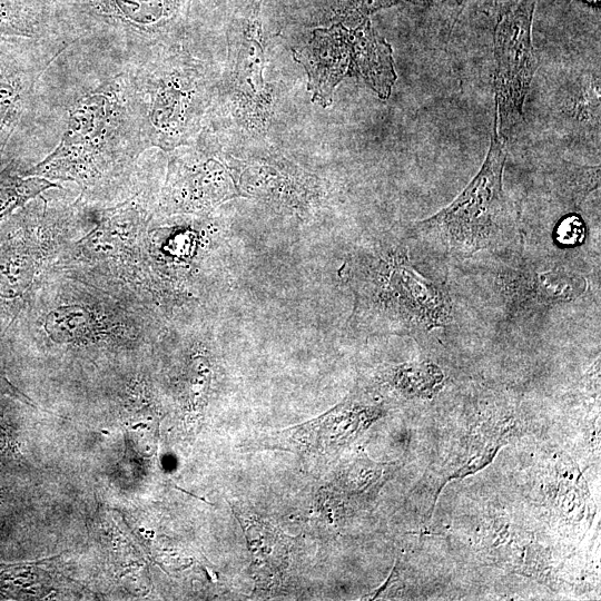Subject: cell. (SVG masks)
<instances>
[{
	"label": "cell",
	"mask_w": 601,
	"mask_h": 601,
	"mask_svg": "<svg viewBox=\"0 0 601 601\" xmlns=\"http://www.w3.org/2000/svg\"><path fill=\"white\" fill-rule=\"evenodd\" d=\"M155 208L146 188L137 181L120 201L90 206L92 227L67 246L52 268L111 288L154 313L141 266V245Z\"/></svg>",
	"instance_id": "277c9868"
},
{
	"label": "cell",
	"mask_w": 601,
	"mask_h": 601,
	"mask_svg": "<svg viewBox=\"0 0 601 601\" xmlns=\"http://www.w3.org/2000/svg\"><path fill=\"white\" fill-rule=\"evenodd\" d=\"M504 141L494 130L486 158L466 188L445 208L415 224V236L434 252L467 257L499 243L513 224L503 190Z\"/></svg>",
	"instance_id": "5b68a950"
},
{
	"label": "cell",
	"mask_w": 601,
	"mask_h": 601,
	"mask_svg": "<svg viewBox=\"0 0 601 601\" xmlns=\"http://www.w3.org/2000/svg\"><path fill=\"white\" fill-rule=\"evenodd\" d=\"M42 67L35 48L0 36V169L13 160L8 149L29 111Z\"/></svg>",
	"instance_id": "ba28073f"
},
{
	"label": "cell",
	"mask_w": 601,
	"mask_h": 601,
	"mask_svg": "<svg viewBox=\"0 0 601 601\" xmlns=\"http://www.w3.org/2000/svg\"><path fill=\"white\" fill-rule=\"evenodd\" d=\"M353 289L358 324L368 329L418 334L445 326L452 302L444 285L421 275L400 244H378L355 263Z\"/></svg>",
	"instance_id": "3957f363"
},
{
	"label": "cell",
	"mask_w": 601,
	"mask_h": 601,
	"mask_svg": "<svg viewBox=\"0 0 601 601\" xmlns=\"http://www.w3.org/2000/svg\"><path fill=\"white\" fill-rule=\"evenodd\" d=\"M21 170L16 159L0 169V223L43 190L61 188L41 177H26Z\"/></svg>",
	"instance_id": "30bf717a"
},
{
	"label": "cell",
	"mask_w": 601,
	"mask_h": 601,
	"mask_svg": "<svg viewBox=\"0 0 601 601\" xmlns=\"http://www.w3.org/2000/svg\"><path fill=\"white\" fill-rule=\"evenodd\" d=\"M397 1L400 0H359V7L363 10L372 11L378 8L391 6Z\"/></svg>",
	"instance_id": "e0dca14e"
},
{
	"label": "cell",
	"mask_w": 601,
	"mask_h": 601,
	"mask_svg": "<svg viewBox=\"0 0 601 601\" xmlns=\"http://www.w3.org/2000/svg\"><path fill=\"white\" fill-rule=\"evenodd\" d=\"M589 1H592V2H598L599 0H589Z\"/></svg>",
	"instance_id": "ac0fdd59"
},
{
	"label": "cell",
	"mask_w": 601,
	"mask_h": 601,
	"mask_svg": "<svg viewBox=\"0 0 601 601\" xmlns=\"http://www.w3.org/2000/svg\"><path fill=\"white\" fill-rule=\"evenodd\" d=\"M78 198L50 204L41 194L0 223V337L69 244L91 227Z\"/></svg>",
	"instance_id": "7a4b0ae2"
},
{
	"label": "cell",
	"mask_w": 601,
	"mask_h": 601,
	"mask_svg": "<svg viewBox=\"0 0 601 601\" xmlns=\"http://www.w3.org/2000/svg\"><path fill=\"white\" fill-rule=\"evenodd\" d=\"M37 33L35 13L24 0H0V36L32 38Z\"/></svg>",
	"instance_id": "4fadbf2b"
},
{
	"label": "cell",
	"mask_w": 601,
	"mask_h": 601,
	"mask_svg": "<svg viewBox=\"0 0 601 601\" xmlns=\"http://www.w3.org/2000/svg\"><path fill=\"white\" fill-rule=\"evenodd\" d=\"M536 0H521L499 21L495 29L496 132L505 142L520 126L523 104L536 68L531 40Z\"/></svg>",
	"instance_id": "52a82bcc"
},
{
	"label": "cell",
	"mask_w": 601,
	"mask_h": 601,
	"mask_svg": "<svg viewBox=\"0 0 601 601\" xmlns=\"http://www.w3.org/2000/svg\"><path fill=\"white\" fill-rule=\"evenodd\" d=\"M0 343H3L2 338L0 337ZM0 391L7 394H11L19 397H24L28 400V397L21 393L17 387H14L8 377L6 376L4 372L0 368Z\"/></svg>",
	"instance_id": "2e32d148"
},
{
	"label": "cell",
	"mask_w": 601,
	"mask_h": 601,
	"mask_svg": "<svg viewBox=\"0 0 601 601\" xmlns=\"http://www.w3.org/2000/svg\"><path fill=\"white\" fill-rule=\"evenodd\" d=\"M166 327L135 299L52 268L2 341L72 353L136 351Z\"/></svg>",
	"instance_id": "6da1fadb"
},
{
	"label": "cell",
	"mask_w": 601,
	"mask_h": 601,
	"mask_svg": "<svg viewBox=\"0 0 601 601\" xmlns=\"http://www.w3.org/2000/svg\"><path fill=\"white\" fill-rule=\"evenodd\" d=\"M236 515L245 530L255 566L259 570L268 569L267 573H269L273 563L274 565L284 564V555L287 552L286 536L257 518L249 519L238 512Z\"/></svg>",
	"instance_id": "8fae6325"
},
{
	"label": "cell",
	"mask_w": 601,
	"mask_h": 601,
	"mask_svg": "<svg viewBox=\"0 0 601 601\" xmlns=\"http://www.w3.org/2000/svg\"><path fill=\"white\" fill-rule=\"evenodd\" d=\"M110 6L109 11L124 21L135 26H147L157 22L165 12L164 0H104Z\"/></svg>",
	"instance_id": "5bb4252c"
},
{
	"label": "cell",
	"mask_w": 601,
	"mask_h": 601,
	"mask_svg": "<svg viewBox=\"0 0 601 601\" xmlns=\"http://www.w3.org/2000/svg\"><path fill=\"white\" fill-rule=\"evenodd\" d=\"M388 380L405 396L430 398L442 387L444 375L434 363L420 362L397 366Z\"/></svg>",
	"instance_id": "7c38bea8"
},
{
	"label": "cell",
	"mask_w": 601,
	"mask_h": 601,
	"mask_svg": "<svg viewBox=\"0 0 601 601\" xmlns=\"http://www.w3.org/2000/svg\"><path fill=\"white\" fill-rule=\"evenodd\" d=\"M556 237L562 245H574L583 237V225L575 216L563 219L556 228Z\"/></svg>",
	"instance_id": "9a60e30c"
},
{
	"label": "cell",
	"mask_w": 601,
	"mask_h": 601,
	"mask_svg": "<svg viewBox=\"0 0 601 601\" xmlns=\"http://www.w3.org/2000/svg\"><path fill=\"white\" fill-rule=\"evenodd\" d=\"M585 283L562 268L509 270L502 277L506 299L520 309L573 300L585 290Z\"/></svg>",
	"instance_id": "9c48e42d"
},
{
	"label": "cell",
	"mask_w": 601,
	"mask_h": 601,
	"mask_svg": "<svg viewBox=\"0 0 601 601\" xmlns=\"http://www.w3.org/2000/svg\"><path fill=\"white\" fill-rule=\"evenodd\" d=\"M295 60L308 73L313 99L329 104L335 86L345 77L361 78L382 99L396 80L392 48L364 19L356 28L342 23L315 29L311 42L295 52Z\"/></svg>",
	"instance_id": "8992f818"
}]
</instances>
